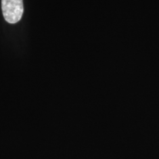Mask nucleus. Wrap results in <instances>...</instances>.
<instances>
[{"mask_svg":"<svg viewBox=\"0 0 159 159\" xmlns=\"http://www.w3.org/2000/svg\"><path fill=\"white\" fill-rule=\"evenodd\" d=\"M2 14L6 21L10 24L18 23L23 16V0H2Z\"/></svg>","mask_w":159,"mask_h":159,"instance_id":"nucleus-1","label":"nucleus"}]
</instances>
